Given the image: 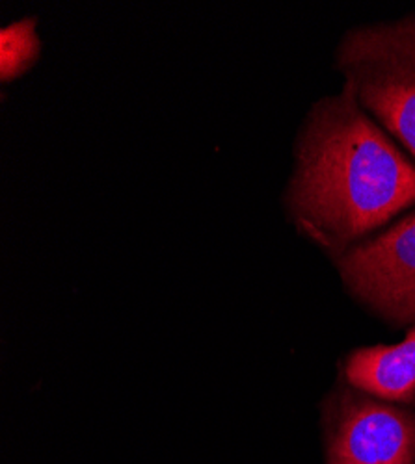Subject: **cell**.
Wrapping results in <instances>:
<instances>
[{"mask_svg": "<svg viewBox=\"0 0 415 464\" xmlns=\"http://www.w3.org/2000/svg\"><path fill=\"white\" fill-rule=\"evenodd\" d=\"M287 199L311 238L341 251L415 205V166L343 90L313 108Z\"/></svg>", "mask_w": 415, "mask_h": 464, "instance_id": "cell-1", "label": "cell"}, {"mask_svg": "<svg viewBox=\"0 0 415 464\" xmlns=\"http://www.w3.org/2000/svg\"><path fill=\"white\" fill-rule=\"evenodd\" d=\"M337 65L345 90L415 157V17L351 32Z\"/></svg>", "mask_w": 415, "mask_h": 464, "instance_id": "cell-2", "label": "cell"}, {"mask_svg": "<svg viewBox=\"0 0 415 464\" xmlns=\"http://www.w3.org/2000/svg\"><path fill=\"white\" fill-rule=\"evenodd\" d=\"M339 269L351 290L386 318L415 320V212L347 251Z\"/></svg>", "mask_w": 415, "mask_h": 464, "instance_id": "cell-3", "label": "cell"}, {"mask_svg": "<svg viewBox=\"0 0 415 464\" xmlns=\"http://www.w3.org/2000/svg\"><path fill=\"white\" fill-rule=\"evenodd\" d=\"M330 464H415V414L343 394L335 409Z\"/></svg>", "mask_w": 415, "mask_h": 464, "instance_id": "cell-4", "label": "cell"}, {"mask_svg": "<svg viewBox=\"0 0 415 464\" xmlns=\"http://www.w3.org/2000/svg\"><path fill=\"white\" fill-rule=\"evenodd\" d=\"M347 377L358 391L391 401H410L415 394V327L397 345L358 350L347 362Z\"/></svg>", "mask_w": 415, "mask_h": 464, "instance_id": "cell-5", "label": "cell"}, {"mask_svg": "<svg viewBox=\"0 0 415 464\" xmlns=\"http://www.w3.org/2000/svg\"><path fill=\"white\" fill-rule=\"evenodd\" d=\"M40 51L34 19H21L0 32V76L12 81L26 71Z\"/></svg>", "mask_w": 415, "mask_h": 464, "instance_id": "cell-6", "label": "cell"}]
</instances>
